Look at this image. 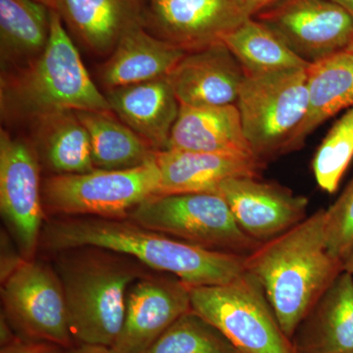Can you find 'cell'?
<instances>
[{"label":"cell","instance_id":"1","mask_svg":"<svg viewBox=\"0 0 353 353\" xmlns=\"http://www.w3.org/2000/svg\"><path fill=\"white\" fill-rule=\"evenodd\" d=\"M82 246L126 254L196 287L228 284L245 272L246 255L206 250L128 218L57 217L44 223L39 246L44 252L54 254Z\"/></svg>","mask_w":353,"mask_h":353},{"label":"cell","instance_id":"2","mask_svg":"<svg viewBox=\"0 0 353 353\" xmlns=\"http://www.w3.org/2000/svg\"><path fill=\"white\" fill-rule=\"evenodd\" d=\"M325 209L246 255L245 270L263 287L278 321L292 341L299 325L343 271L328 252Z\"/></svg>","mask_w":353,"mask_h":353},{"label":"cell","instance_id":"3","mask_svg":"<svg viewBox=\"0 0 353 353\" xmlns=\"http://www.w3.org/2000/svg\"><path fill=\"white\" fill-rule=\"evenodd\" d=\"M52 266L63 285L69 326L75 343L111 347L126 313L130 287L145 276L138 260L94 248L54 253Z\"/></svg>","mask_w":353,"mask_h":353},{"label":"cell","instance_id":"4","mask_svg":"<svg viewBox=\"0 0 353 353\" xmlns=\"http://www.w3.org/2000/svg\"><path fill=\"white\" fill-rule=\"evenodd\" d=\"M0 109L6 123L27 125L62 111H112L54 9L43 54L29 66L1 75Z\"/></svg>","mask_w":353,"mask_h":353},{"label":"cell","instance_id":"5","mask_svg":"<svg viewBox=\"0 0 353 353\" xmlns=\"http://www.w3.org/2000/svg\"><path fill=\"white\" fill-rule=\"evenodd\" d=\"M192 309L224 334L239 353H296L263 287L245 270L228 284L189 285Z\"/></svg>","mask_w":353,"mask_h":353},{"label":"cell","instance_id":"6","mask_svg":"<svg viewBox=\"0 0 353 353\" xmlns=\"http://www.w3.org/2000/svg\"><path fill=\"white\" fill-rule=\"evenodd\" d=\"M157 160L124 170L52 175L41 183L44 213L57 217L128 218L141 202L157 196Z\"/></svg>","mask_w":353,"mask_h":353},{"label":"cell","instance_id":"7","mask_svg":"<svg viewBox=\"0 0 353 353\" xmlns=\"http://www.w3.org/2000/svg\"><path fill=\"white\" fill-rule=\"evenodd\" d=\"M307 69L245 72L236 105L245 138L261 161L288 153L307 110Z\"/></svg>","mask_w":353,"mask_h":353},{"label":"cell","instance_id":"8","mask_svg":"<svg viewBox=\"0 0 353 353\" xmlns=\"http://www.w3.org/2000/svg\"><path fill=\"white\" fill-rule=\"evenodd\" d=\"M128 219L215 252L248 255L261 245L241 229L216 194H157L132 209Z\"/></svg>","mask_w":353,"mask_h":353},{"label":"cell","instance_id":"9","mask_svg":"<svg viewBox=\"0 0 353 353\" xmlns=\"http://www.w3.org/2000/svg\"><path fill=\"white\" fill-rule=\"evenodd\" d=\"M1 285L2 313L18 336L74 347L63 285L54 267L25 260Z\"/></svg>","mask_w":353,"mask_h":353},{"label":"cell","instance_id":"10","mask_svg":"<svg viewBox=\"0 0 353 353\" xmlns=\"http://www.w3.org/2000/svg\"><path fill=\"white\" fill-rule=\"evenodd\" d=\"M41 161L29 141L0 132V210L26 260L34 259L43 227Z\"/></svg>","mask_w":353,"mask_h":353},{"label":"cell","instance_id":"11","mask_svg":"<svg viewBox=\"0 0 353 353\" xmlns=\"http://www.w3.org/2000/svg\"><path fill=\"white\" fill-rule=\"evenodd\" d=\"M256 19L309 64L345 50L353 39L352 16L333 0H282Z\"/></svg>","mask_w":353,"mask_h":353},{"label":"cell","instance_id":"12","mask_svg":"<svg viewBox=\"0 0 353 353\" xmlns=\"http://www.w3.org/2000/svg\"><path fill=\"white\" fill-rule=\"evenodd\" d=\"M250 17L240 0H145L143 27L189 52L222 41Z\"/></svg>","mask_w":353,"mask_h":353},{"label":"cell","instance_id":"13","mask_svg":"<svg viewBox=\"0 0 353 353\" xmlns=\"http://www.w3.org/2000/svg\"><path fill=\"white\" fill-rule=\"evenodd\" d=\"M190 310L189 285L171 274L143 276L128 290L124 324L110 350L113 353H145Z\"/></svg>","mask_w":353,"mask_h":353},{"label":"cell","instance_id":"14","mask_svg":"<svg viewBox=\"0 0 353 353\" xmlns=\"http://www.w3.org/2000/svg\"><path fill=\"white\" fill-rule=\"evenodd\" d=\"M216 194L227 202L241 229L260 243L277 238L307 217L305 196L259 176L229 179L220 183Z\"/></svg>","mask_w":353,"mask_h":353},{"label":"cell","instance_id":"15","mask_svg":"<svg viewBox=\"0 0 353 353\" xmlns=\"http://www.w3.org/2000/svg\"><path fill=\"white\" fill-rule=\"evenodd\" d=\"M245 74L219 41L185 53L167 78L181 104L224 106L236 103Z\"/></svg>","mask_w":353,"mask_h":353},{"label":"cell","instance_id":"16","mask_svg":"<svg viewBox=\"0 0 353 353\" xmlns=\"http://www.w3.org/2000/svg\"><path fill=\"white\" fill-rule=\"evenodd\" d=\"M145 0H55L70 36L90 52L110 55L126 32L143 26Z\"/></svg>","mask_w":353,"mask_h":353},{"label":"cell","instance_id":"17","mask_svg":"<svg viewBox=\"0 0 353 353\" xmlns=\"http://www.w3.org/2000/svg\"><path fill=\"white\" fill-rule=\"evenodd\" d=\"M155 160L160 171L158 194H216L221 183L239 176H259L264 162L241 155L165 150Z\"/></svg>","mask_w":353,"mask_h":353},{"label":"cell","instance_id":"18","mask_svg":"<svg viewBox=\"0 0 353 353\" xmlns=\"http://www.w3.org/2000/svg\"><path fill=\"white\" fill-rule=\"evenodd\" d=\"M105 97L112 112L155 152L168 148L180 102L167 77L111 88Z\"/></svg>","mask_w":353,"mask_h":353},{"label":"cell","instance_id":"19","mask_svg":"<svg viewBox=\"0 0 353 353\" xmlns=\"http://www.w3.org/2000/svg\"><path fill=\"white\" fill-rule=\"evenodd\" d=\"M167 150L256 157L245 138L236 104L190 106L180 103Z\"/></svg>","mask_w":353,"mask_h":353},{"label":"cell","instance_id":"20","mask_svg":"<svg viewBox=\"0 0 353 353\" xmlns=\"http://www.w3.org/2000/svg\"><path fill=\"white\" fill-rule=\"evenodd\" d=\"M296 353L353 352V276L343 271L296 330Z\"/></svg>","mask_w":353,"mask_h":353},{"label":"cell","instance_id":"21","mask_svg":"<svg viewBox=\"0 0 353 353\" xmlns=\"http://www.w3.org/2000/svg\"><path fill=\"white\" fill-rule=\"evenodd\" d=\"M187 52L138 26L124 34L102 65L101 83L111 90L166 78Z\"/></svg>","mask_w":353,"mask_h":353},{"label":"cell","instance_id":"22","mask_svg":"<svg viewBox=\"0 0 353 353\" xmlns=\"http://www.w3.org/2000/svg\"><path fill=\"white\" fill-rule=\"evenodd\" d=\"M308 103L305 117L288 146V153L303 145L318 127L353 108V54L343 50L307 69Z\"/></svg>","mask_w":353,"mask_h":353},{"label":"cell","instance_id":"23","mask_svg":"<svg viewBox=\"0 0 353 353\" xmlns=\"http://www.w3.org/2000/svg\"><path fill=\"white\" fill-rule=\"evenodd\" d=\"M51 8L34 0H0L1 75L38 59L50 36Z\"/></svg>","mask_w":353,"mask_h":353},{"label":"cell","instance_id":"24","mask_svg":"<svg viewBox=\"0 0 353 353\" xmlns=\"http://www.w3.org/2000/svg\"><path fill=\"white\" fill-rule=\"evenodd\" d=\"M30 126L39 161L53 175L94 170L90 136L76 111L50 114Z\"/></svg>","mask_w":353,"mask_h":353},{"label":"cell","instance_id":"25","mask_svg":"<svg viewBox=\"0 0 353 353\" xmlns=\"http://www.w3.org/2000/svg\"><path fill=\"white\" fill-rule=\"evenodd\" d=\"M88 132L95 169L124 170L155 159L157 152L112 111H76Z\"/></svg>","mask_w":353,"mask_h":353},{"label":"cell","instance_id":"26","mask_svg":"<svg viewBox=\"0 0 353 353\" xmlns=\"http://www.w3.org/2000/svg\"><path fill=\"white\" fill-rule=\"evenodd\" d=\"M222 43L246 73H277L310 66L255 17L243 21L222 39Z\"/></svg>","mask_w":353,"mask_h":353},{"label":"cell","instance_id":"27","mask_svg":"<svg viewBox=\"0 0 353 353\" xmlns=\"http://www.w3.org/2000/svg\"><path fill=\"white\" fill-rule=\"evenodd\" d=\"M145 353H239L219 330L194 310L181 316Z\"/></svg>","mask_w":353,"mask_h":353},{"label":"cell","instance_id":"28","mask_svg":"<svg viewBox=\"0 0 353 353\" xmlns=\"http://www.w3.org/2000/svg\"><path fill=\"white\" fill-rule=\"evenodd\" d=\"M353 158V108L334 123L312 160V171L320 189L334 194Z\"/></svg>","mask_w":353,"mask_h":353},{"label":"cell","instance_id":"29","mask_svg":"<svg viewBox=\"0 0 353 353\" xmlns=\"http://www.w3.org/2000/svg\"><path fill=\"white\" fill-rule=\"evenodd\" d=\"M324 232L330 254L345 262L353 252V176L343 194L325 210Z\"/></svg>","mask_w":353,"mask_h":353},{"label":"cell","instance_id":"30","mask_svg":"<svg viewBox=\"0 0 353 353\" xmlns=\"http://www.w3.org/2000/svg\"><path fill=\"white\" fill-rule=\"evenodd\" d=\"M1 255H0V280L3 283L6 279L19 268L20 265L25 261L22 253L16 243H13V238L10 233L1 230Z\"/></svg>","mask_w":353,"mask_h":353},{"label":"cell","instance_id":"31","mask_svg":"<svg viewBox=\"0 0 353 353\" xmlns=\"http://www.w3.org/2000/svg\"><path fill=\"white\" fill-rule=\"evenodd\" d=\"M63 348L48 341L26 340L18 336L12 343L0 347V353H60Z\"/></svg>","mask_w":353,"mask_h":353},{"label":"cell","instance_id":"32","mask_svg":"<svg viewBox=\"0 0 353 353\" xmlns=\"http://www.w3.org/2000/svg\"><path fill=\"white\" fill-rule=\"evenodd\" d=\"M18 336H19L13 329L12 325L8 321L6 316L1 312V315H0V347L12 343Z\"/></svg>","mask_w":353,"mask_h":353},{"label":"cell","instance_id":"33","mask_svg":"<svg viewBox=\"0 0 353 353\" xmlns=\"http://www.w3.org/2000/svg\"><path fill=\"white\" fill-rule=\"evenodd\" d=\"M241 3L245 6L250 16L254 17L257 14L262 12L265 9L270 8L282 0H240Z\"/></svg>","mask_w":353,"mask_h":353},{"label":"cell","instance_id":"34","mask_svg":"<svg viewBox=\"0 0 353 353\" xmlns=\"http://www.w3.org/2000/svg\"><path fill=\"white\" fill-rule=\"evenodd\" d=\"M60 353H113L110 347L102 345H79L78 347L63 350Z\"/></svg>","mask_w":353,"mask_h":353},{"label":"cell","instance_id":"35","mask_svg":"<svg viewBox=\"0 0 353 353\" xmlns=\"http://www.w3.org/2000/svg\"><path fill=\"white\" fill-rule=\"evenodd\" d=\"M333 1L343 7L353 17V0H333Z\"/></svg>","mask_w":353,"mask_h":353},{"label":"cell","instance_id":"36","mask_svg":"<svg viewBox=\"0 0 353 353\" xmlns=\"http://www.w3.org/2000/svg\"><path fill=\"white\" fill-rule=\"evenodd\" d=\"M343 271L347 272L353 276V252L343 262Z\"/></svg>","mask_w":353,"mask_h":353},{"label":"cell","instance_id":"37","mask_svg":"<svg viewBox=\"0 0 353 353\" xmlns=\"http://www.w3.org/2000/svg\"><path fill=\"white\" fill-rule=\"evenodd\" d=\"M34 1L39 2V3L44 4L50 8H54L55 0H34Z\"/></svg>","mask_w":353,"mask_h":353},{"label":"cell","instance_id":"38","mask_svg":"<svg viewBox=\"0 0 353 353\" xmlns=\"http://www.w3.org/2000/svg\"><path fill=\"white\" fill-rule=\"evenodd\" d=\"M345 51H347V52L352 53L353 54V39L352 43H350V46H347V48L345 50Z\"/></svg>","mask_w":353,"mask_h":353},{"label":"cell","instance_id":"39","mask_svg":"<svg viewBox=\"0 0 353 353\" xmlns=\"http://www.w3.org/2000/svg\"><path fill=\"white\" fill-rule=\"evenodd\" d=\"M348 353H353V352H348Z\"/></svg>","mask_w":353,"mask_h":353}]
</instances>
